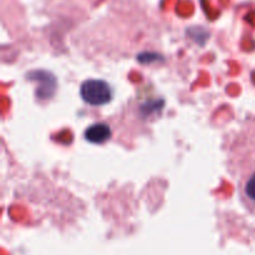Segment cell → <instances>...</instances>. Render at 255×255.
<instances>
[{
	"label": "cell",
	"mask_w": 255,
	"mask_h": 255,
	"mask_svg": "<svg viewBox=\"0 0 255 255\" xmlns=\"http://www.w3.org/2000/svg\"><path fill=\"white\" fill-rule=\"evenodd\" d=\"M81 97L92 106H101L112 99V90L107 82L102 80H87L81 85Z\"/></svg>",
	"instance_id": "obj_1"
},
{
	"label": "cell",
	"mask_w": 255,
	"mask_h": 255,
	"mask_svg": "<svg viewBox=\"0 0 255 255\" xmlns=\"http://www.w3.org/2000/svg\"><path fill=\"white\" fill-rule=\"evenodd\" d=\"M85 137L92 143H104L111 137V128L105 124L92 125L86 129Z\"/></svg>",
	"instance_id": "obj_2"
},
{
	"label": "cell",
	"mask_w": 255,
	"mask_h": 255,
	"mask_svg": "<svg viewBox=\"0 0 255 255\" xmlns=\"http://www.w3.org/2000/svg\"><path fill=\"white\" fill-rule=\"evenodd\" d=\"M254 174H255V173H254Z\"/></svg>",
	"instance_id": "obj_3"
}]
</instances>
